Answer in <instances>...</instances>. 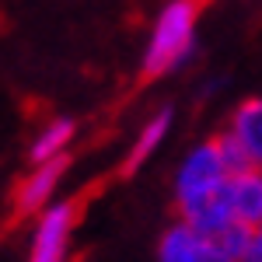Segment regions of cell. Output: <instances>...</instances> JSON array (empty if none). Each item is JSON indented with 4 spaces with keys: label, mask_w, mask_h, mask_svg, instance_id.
I'll list each match as a JSON object with an SVG mask.
<instances>
[{
    "label": "cell",
    "mask_w": 262,
    "mask_h": 262,
    "mask_svg": "<svg viewBox=\"0 0 262 262\" xmlns=\"http://www.w3.org/2000/svg\"><path fill=\"white\" fill-rule=\"evenodd\" d=\"M200 11H203V0H171V4L161 7V14L150 28V42H147L140 60L143 81H158V77L189 63V56L196 53Z\"/></svg>",
    "instance_id": "6da1fadb"
},
{
    "label": "cell",
    "mask_w": 262,
    "mask_h": 262,
    "mask_svg": "<svg viewBox=\"0 0 262 262\" xmlns=\"http://www.w3.org/2000/svg\"><path fill=\"white\" fill-rule=\"evenodd\" d=\"M227 179H231V171L224 168L221 154H217V143L213 140L196 143L182 158L179 171H175V206H179V217H189L192 210L221 200L227 192Z\"/></svg>",
    "instance_id": "7a4b0ae2"
},
{
    "label": "cell",
    "mask_w": 262,
    "mask_h": 262,
    "mask_svg": "<svg viewBox=\"0 0 262 262\" xmlns=\"http://www.w3.org/2000/svg\"><path fill=\"white\" fill-rule=\"evenodd\" d=\"M74 227H77V203L74 200L49 203L32 224L28 262H70Z\"/></svg>",
    "instance_id": "3957f363"
},
{
    "label": "cell",
    "mask_w": 262,
    "mask_h": 262,
    "mask_svg": "<svg viewBox=\"0 0 262 262\" xmlns=\"http://www.w3.org/2000/svg\"><path fill=\"white\" fill-rule=\"evenodd\" d=\"M63 171H67V158H56V161H46V164H32L28 175H21L14 192H11V210H14L18 221H25V217L35 221L53 203Z\"/></svg>",
    "instance_id": "277c9868"
},
{
    "label": "cell",
    "mask_w": 262,
    "mask_h": 262,
    "mask_svg": "<svg viewBox=\"0 0 262 262\" xmlns=\"http://www.w3.org/2000/svg\"><path fill=\"white\" fill-rule=\"evenodd\" d=\"M158 262H217V252L206 234L179 217L158 242Z\"/></svg>",
    "instance_id": "5b68a950"
},
{
    "label": "cell",
    "mask_w": 262,
    "mask_h": 262,
    "mask_svg": "<svg viewBox=\"0 0 262 262\" xmlns=\"http://www.w3.org/2000/svg\"><path fill=\"white\" fill-rule=\"evenodd\" d=\"M227 203L234 221L245 227H262V168H245L227 179Z\"/></svg>",
    "instance_id": "8992f818"
},
{
    "label": "cell",
    "mask_w": 262,
    "mask_h": 262,
    "mask_svg": "<svg viewBox=\"0 0 262 262\" xmlns=\"http://www.w3.org/2000/svg\"><path fill=\"white\" fill-rule=\"evenodd\" d=\"M168 129H171V108L164 105L158 108L150 119L140 126V133H137V140L129 143V150H126V158H122V175H133V171H140L143 164L150 161V154L158 150L168 137Z\"/></svg>",
    "instance_id": "52a82bcc"
},
{
    "label": "cell",
    "mask_w": 262,
    "mask_h": 262,
    "mask_svg": "<svg viewBox=\"0 0 262 262\" xmlns=\"http://www.w3.org/2000/svg\"><path fill=\"white\" fill-rule=\"evenodd\" d=\"M74 133H77V122L74 119H67V116L49 119L32 137V143H28V161L46 164V161H56V158H67V150L74 143Z\"/></svg>",
    "instance_id": "ba28073f"
},
{
    "label": "cell",
    "mask_w": 262,
    "mask_h": 262,
    "mask_svg": "<svg viewBox=\"0 0 262 262\" xmlns=\"http://www.w3.org/2000/svg\"><path fill=\"white\" fill-rule=\"evenodd\" d=\"M227 129L245 143V150H248L252 164L262 168V95H252V98L238 101L234 112H231Z\"/></svg>",
    "instance_id": "9c48e42d"
},
{
    "label": "cell",
    "mask_w": 262,
    "mask_h": 262,
    "mask_svg": "<svg viewBox=\"0 0 262 262\" xmlns=\"http://www.w3.org/2000/svg\"><path fill=\"white\" fill-rule=\"evenodd\" d=\"M252 234H255L252 227L231 224L217 238H210V242H213V252H217V262H245L248 248H252Z\"/></svg>",
    "instance_id": "30bf717a"
},
{
    "label": "cell",
    "mask_w": 262,
    "mask_h": 262,
    "mask_svg": "<svg viewBox=\"0 0 262 262\" xmlns=\"http://www.w3.org/2000/svg\"><path fill=\"white\" fill-rule=\"evenodd\" d=\"M213 143H217V154H221L224 168H227L231 175H238V171H245V168H252V158H248L245 143L238 140L231 129H221V133L213 137Z\"/></svg>",
    "instance_id": "8fae6325"
},
{
    "label": "cell",
    "mask_w": 262,
    "mask_h": 262,
    "mask_svg": "<svg viewBox=\"0 0 262 262\" xmlns=\"http://www.w3.org/2000/svg\"><path fill=\"white\" fill-rule=\"evenodd\" d=\"M245 262H262V227H255V234H252V248H248Z\"/></svg>",
    "instance_id": "7c38bea8"
}]
</instances>
